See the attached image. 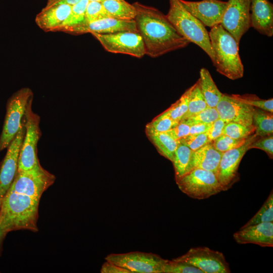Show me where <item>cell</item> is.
<instances>
[{
    "mask_svg": "<svg viewBox=\"0 0 273 273\" xmlns=\"http://www.w3.org/2000/svg\"><path fill=\"white\" fill-rule=\"evenodd\" d=\"M132 4L136 10L134 20L143 41L146 55L157 58L189 45L190 42L158 9L138 2Z\"/></svg>",
    "mask_w": 273,
    "mask_h": 273,
    "instance_id": "6da1fadb",
    "label": "cell"
},
{
    "mask_svg": "<svg viewBox=\"0 0 273 273\" xmlns=\"http://www.w3.org/2000/svg\"><path fill=\"white\" fill-rule=\"evenodd\" d=\"M39 200L8 191L2 198L0 209V222L4 229L7 233L20 230L37 232Z\"/></svg>",
    "mask_w": 273,
    "mask_h": 273,
    "instance_id": "7a4b0ae2",
    "label": "cell"
},
{
    "mask_svg": "<svg viewBox=\"0 0 273 273\" xmlns=\"http://www.w3.org/2000/svg\"><path fill=\"white\" fill-rule=\"evenodd\" d=\"M216 71L231 80L242 78L244 66L239 55V44L219 24L208 32Z\"/></svg>",
    "mask_w": 273,
    "mask_h": 273,
    "instance_id": "3957f363",
    "label": "cell"
},
{
    "mask_svg": "<svg viewBox=\"0 0 273 273\" xmlns=\"http://www.w3.org/2000/svg\"><path fill=\"white\" fill-rule=\"evenodd\" d=\"M169 8L166 16L177 31L190 43L203 50L214 61L209 33L205 26L184 7L180 0H168Z\"/></svg>",
    "mask_w": 273,
    "mask_h": 273,
    "instance_id": "277c9868",
    "label": "cell"
},
{
    "mask_svg": "<svg viewBox=\"0 0 273 273\" xmlns=\"http://www.w3.org/2000/svg\"><path fill=\"white\" fill-rule=\"evenodd\" d=\"M33 94L31 89L23 87L15 93L9 99L1 134L0 151L7 148L21 127L26 108L32 101Z\"/></svg>",
    "mask_w": 273,
    "mask_h": 273,
    "instance_id": "5b68a950",
    "label": "cell"
},
{
    "mask_svg": "<svg viewBox=\"0 0 273 273\" xmlns=\"http://www.w3.org/2000/svg\"><path fill=\"white\" fill-rule=\"evenodd\" d=\"M176 182L183 193L198 200L208 198L222 191L216 174L202 169L191 170Z\"/></svg>",
    "mask_w": 273,
    "mask_h": 273,
    "instance_id": "8992f818",
    "label": "cell"
},
{
    "mask_svg": "<svg viewBox=\"0 0 273 273\" xmlns=\"http://www.w3.org/2000/svg\"><path fill=\"white\" fill-rule=\"evenodd\" d=\"M55 176L38 163L33 168L17 171L9 191L40 200L42 194L55 182Z\"/></svg>",
    "mask_w": 273,
    "mask_h": 273,
    "instance_id": "52a82bcc",
    "label": "cell"
},
{
    "mask_svg": "<svg viewBox=\"0 0 273 273\" xmlns=\"http://www.w3.org/2000/svg\"><path fill=\"white\" fill-rule=\"evenodd\" d=\"M32 102L28 105L24 118L25 132L20 150L17 171L31 169L39 163L37 145L41 135L40 117L33 112Z\"/></svg>",
    "mask_w": 273,
    "mask_h": 273,
    "instance_id": "ba28073f",
    "label": "cell"
},
{
    "mask_svg": "<svg viewBox=\"0 0 273 273\" xmlns=\"http://www.w3.org/2000/svg\"><path fill=\"white\" fill-rule=\"evenodd\" d=\"M105 260L125 268L129 273H162L167 260L157 254L140 251L112 253L107 255Z\"/></svg>",
    "mask_w": 273,
    "mask_h": 273,
    "instance_id": "9c48e42d",
    "label": "cell"
},
{
    "mask_svg": "<svg viewBox=\"0 0 273 273\" xmlns=\"http://www.w3.org/2000/svg\"><path fill=\"white\" fill-rule=\"evenodd\" d=\"M91 34L108 52L128 55L138 58H141L146 55L143 41L138 32Z\"/></svg>",
    "mask_w": 273,
    "mask_h": 273,
    "instance_id": "30bf717a",
    "label": "cell"
},
{
    "mask_svg": "<svg viewBox=\"0 0 273 273\" xmlns=\"http://www.w3.org/2000/svg\"><path fill=\"white\" fill-rule=\"evenodd\" d=\"M173 260L191 264L203 273H230L231 269L222 253L207 247L191 248Z\"/></svg>",
    "mask_w": 273,
    "mask_h": 273,
    "instance_id": "8fae6325",
    "label": "cell"
},
{
    "mask_svg": "<svg viewBox=\"0 0 273 273\" xmlns=\"http://www.w3.org/2000/svg\"><path fill=\"white\" fill-rule=\"evenodd\" d=\"M220 24L239 44L250 25V0H228Z\"/></svg>",
    "mask_w": 273,
    "mask_h": 273,
    "instance_id": "7c38bea8",
    "label": "cell"
},
{
    "mask_svg": "<svg viewBox=\"0 0 273 273\" xmlns=\"http://www.w3.org/2000/svg\"><path fill=\"white\" fill-rule=\"evenodd\" d=\"M255 133L248 136L245 143L238 148L222 153L216 173L222 191L232 186L238 178V170L240 163L250 145L258 138Z\"/></svg>",
    "mask_w": 273,
    "mask_h": 273,
    "instance_id": "4fadbf2b",
    "label": "cell"
},
{
    "mask_svg": "<svg viewBox=\"0 0 273 273\" xmlns=\"http://www.w3.org/2000/svg\"><path fill=\"white\" fill-rule=\"evenodd\" d=\"M25 132L23 119L21 127L7 148V153L0 167V199H2L8 191L17 173L19 155Z\"/></svg>",
    "mask_w": 273,
    "mask_h": 273,
    "instance_id": "5bb4252c",
    "label": "cell"
},
{
    "mask_svg": "<svg viewBox=\"0 0 273 273\" xmlns=\"http://www.w3.org/2000/svg\"><path fill=\"white\" fill-rule=\"evenodd\" d=\"M219 118L225 122H235L252 126L255 108L233 97L222 94L215 107Z\"/></svg>",
    "mask_w": 273,
    "mask_h": 273,
    "instance_id": "9a60e30c",
    "label": "cell"
},
{
    "mask_svg": "<svg viewBox=\"0 0 273 273\" xmlns=\"http://www.w3.org/2000/svg\"><path fill=\"white\" fill-rule=\"evenodd\" d=\"M180 1L188 11L205 26L210 28L220 23L228 5L227 2L220 0Z\"/></svg>",
    "mask_w": 273,
    "mask_h": 273,
    "instance_id": "2e32d148",
    "label": "cell"
},
{
    "mask_svg": "<svg viewBox=\"0 0 273 273\" xmlns=\"http://www.w3.org/2000/svg\"><path fill=\"white\" fill-rule=\"evenodd\" d=\"M121 31L138 32L134 20H123L106 17L93 22L84 23L72 29L69 33L108 34Z\"/></svg>",
    "mask_w": 273,
    "mask_h": 273,
    "instance_id": "e0dca14e",
    "label": "cell"
},
{
    "mask_svg": "<svg viewBox=\"0 0 273 273\" xmlns=\"http://www.w3.org/2000/svg\"><path fill=\"white\" fill-rule=\"evenodd\" d=\"M72 6L56 3L46 6L36 15L37 25L46 32L61 31L71 10Z\"/></svg>",
    "mask_w": 273,
    "mask_h": 273,
    "instance_id": "ac0fdd59",
    "label": "cell"
},
{
    "mask_svg": "<svg viewBox=\"0 0 273 273\" xmlns=\"http://www.w3.org/2000/svg\"><path fill=\"white\" fill-rule=\"evenodd\" d=\"M238 244H254L261 247H273V222H265L241 227L233 235Z\"/></svg>",
    "mask_w": 273,
    "mask_h": 273,
    "instance_id": "d6986e66",
    "label": "cell"
},
{
    "mask_svg": "<svg viewBox=\"0 0 273 273\" xmlns=\"http://www.w3.org/2000/svg\"><path fill=\"white\" fill-rule=\"evenodd\" d=\"M250 25L260 34L273 35V5L268 0H250Z\"/></svg>",
    "mask_w": 273,
    "mask_h": 273,
    "instance_id": "ffe728a7",
    "label": "cell"
},
{
    "mask_svg": "<svg viewBox=\"0 0 273 273\" xmlns=\"http://www.w3.org/2000/svg\"><path fill=\"white\" fill-rule=\"evenodd\" d=\"M222 154L214 148L211 142L193 151L188 172L194 169H202L216 174Z\"/></svg>",
    "mask_w": 273,
    "mask_h": 273,
    "instance_id": "44dd1931",
    "label": "cell"
},
{
    "mask_svg": "<svg viewBox=\"0 0 273 273\" xmlns=\"http://www.w3.org/2000/svg\"><path fill=\"white\" fill-rule=\"evenodd\" d=\"M199 81L201 93L208 107H215L222 94L218 89L209 71L202 68L200 71Z\"/></svg>",
    "mask_w": 273,
    "mask_h": 273,
    "instance_id": "7402d4cb",
    "label": "cell"
},
{
    "mask_svg": "<svg viewBox=\"0 0 273 273\" xmlns=\"http://www.w3.org/2000/svg\"><path fill=\"white\" fill-rule=\"evenodd\" d=\"M102 3L108 17L123 20L134 19V6L125 0H104Z\"/></svg>",
    "mask_w": 273,
    "mask_h": 273,
    "instance_id": "603a6c76",
    "label": "cell"
},
{
    "mask_svg": "<svg viewBox=\"0 0 273 273\" xmlns=\"http://www.w3.org/2000/svg\"><path fill=\"white\" fill-rule=\"evenodd\" d=\"M147 133L159 153L172 162L178 141L174 140L165 132H147Z\"/></svg>",
    "mask_w": 273,
    "mask_h": 273,
    "instance_id": "cb8c5ba5",
    "label": "cell"
},
{
    "mask_svg": "<svg viewBox=\"0 0 273 273\" xmlns=\"http://www.w3.org/2000/svg\"><path fill=\"white\" fill-rule=\"evenodd\" d=\"M252 124L255 128V133L259 137L272 134V113L255 108L252 118Z\"/></svg>",
    "mask_w": 273,
    "mask_h": 273,
    "instance_id": "d4e9b609",
    "label": "cell"
},
{
    "mask_svg": "<svg viewBox=\"0 0 273 273\" xmlns=\"http://www.w3.org/2000/svg\"><path fill=\"white\" fill-rule=\"evenodd\" d=\"M192 151L189 147L178 141L172 162L174 168L176 181L188 172Z\"/></svg>",
    "mask_w": 273,
    "mask_h": 273,
    "instance_id": "484cf974",
    "label": "cell"
},
{
    "mask_svg": "<svg viewBox=\"0 0 273 273\" xmlns=\"http://www.w3.org/2000/svg\"><path fill=\"white\" fill-rule=\"evenodd\" d=\"M88 0H80L72 6L70 14L61 31L69 33L73 28L85 23V11Z\"/></svg>",
    "mask_w": 273,
    "mask_h": 273,
    "instance_id": "4316f807",
    "label": "cell"
},
{
    "mask_svg": "<svg viewBox=\"0 0 273 273\" xmlns=\"http://www.w3.org/2000/svg\"><path fill=\"white\" fill-rule=\"evenodd\" d=\"M193 86L194 85L187 89L175 103L161 114L179 122L187 111L189 98Z\"/></svg>",
    "mask_w": 273,
    "mask_h": 273,
    "instance_id": "83f0119b",
    "label": "cell"
},
{
    "mask_svg": "<svg viewBox=\"0 0 273 273\" xmlns=\"http://www.w3.org/2000/svg\"><path fill=\"white\" fill-rule=\"evenodd\" d=\"M208 107L201 93L199 80L194 84L188 106V110L181 120L196 114Z\"/></svg>",
    "mask_w": 273,
    "mask_h": 273,
    "instance_id": "f1b7e54d",
    "label": "cell"
},
{
    "mask_svg": "<svg viewBox=\"0 0 273 273\" xmlns=\"http://www.w3.org/2000/svg\"><path fill=\"white\" fill-rule=\"evenodd\" d=\"M273 222L272 191L257 212L242 227L261 222Z\"/></svg>",
    "mask_w": 273,
    "mask_h": 273,
    "instance_id": "f546056e",
    "label": "cell"
},
{
    "mask_svg": "<svg viewBox=\"0 0 273 273\" xmlns=\"http://www.w3.org/2000/svg\"><path fill=\"white\" fill-rule=\"evenodd\" d=\"M255 133L253 125L246 126L235 122H228L225 125L222 134L235 139H246Z\"/></svg>",
    "mask_w": 273,
    "mask_h": 273,
    "instance_id": "4dcf8cb0",
    "label": "cell"
},
{
    "mask_svg": "<svg viewBox=\"0 0 273 273\" xmlns=\"http://www.w3.org/2000/svg\"><path fill=\"white\" fill-rule=\"evenodd\" d=\"M178 123L179 121L161 114L147 125L146 132H165Z\"/></svg>",
    "mask_w": 273,
    "mask_h": 273,
    "instance_id": "1f68e13d",
    "label": "cell"
},
{
    "mask_svg": "<svg viewBox=\"0 0 273 273\" xmlns=\"http://www.w3.org/2000/svg\"><path fill=\"white\" fill-rule=\"evenodd\" d=\"M219 118L216 108L208 107L201 112L182 120H185L191 125L197 123L211 124Z\"/></svg>",
    "mask_w": 273,
    "mask_h": 273,
    "instance_id": "d6a6232c",
    "label": "cell"
},
{
    "mask_svg": "<svg viewBox=\"0 0 273 273\" xmlns=\"http://www.w3.org/2000/svg\"><path fill=\"white\" fill-rule=\"evenodd\" d=\"M247 139H235L222 134L211 143L216 150L223 153L240 147L245 143Z\"/></svg>",
    "mask_w": 273,
    "mask_h": 273,
    "instance_id": "836d02e7",
    "label": "cell"
},
{
    "mask_svg": "<svg viewBox=\"0 0 273 273\" xmlns=\"http://www.w3.org/2000/svg\"><path fill=\"white\" fill-rule=\"evenodd\" d=\"M233 97L247 103L254 108L256 107L271 113L273 112V99L262 100L256 96L252 95H232Z\"/></svg>",
    "mask_w": 273,
    "mask_h": 273,
    "instance_id": "e575fe53",
    "label": "cell"
},
{
    "mask_svg": "<svg viewBox=\"0 0 273 273\" xmlns=\"http://www.w3.org/2000/svg\"><path fill=\"white\" fill-rule=\"evenodd\" d=\"M162 273H203L200 269L188 263L167 259Z\"/></svg>",
    "mask_w": 273,
    "mask_h": 273,
    "instance_id": "d590c367",
    "label": "cell"
},
{
    "mask_svg": "<svg viewBox=\"0 0 273 273\" xmlns=\"http://www.w3.org/2000/svg\"><path fill=\"white\" fill-rule=\"evenodd\" d=\"M108 17L102 2L89 1L86 9L85 23Z\"/></svg>",
    "mask_w": 273,
    "mask_h": 273,
    "instance_id": "8d00e7d4",
    "label": "cell"
},
{
    "mask_svg": "<svg viewBox=\"0 0 273 273\" xmlns=\"http://www.w3.org/2000/svg\"><path fill=\"white\" fill-rule=\"evenodd\" d=\"M178 141L193 151L211 143L206 132L197 134H189Z\"/></svg>",
    "mask_w": 273,
    "mask_h": 273,
    "instance_id": "74e56055",
    "label": "cell"
},
{
    "mask_svg": "<svg viewBox=\"0 0 273 273\" xmlns=\"http://www.w3.org/2000/svg\"><path fill=\"white\" fill-rule=\"evenodd\" d=\"M253 148L259 149L265 151L270 158H272V134L257 138L250 145V149Z\"/></svg>",
    "mask_w": 273,
    "mask_h": 273,
    "instance_id": "f35d334b",
    "label": "cell"
},
{
    "mask_svg": "<svg viewBox=\"0 0 273 273\" xmlns=\"http://www.w3.org/2000/svg\"><path fill=\"white\" fill-rule=\"evenodd\" d=\"M191 125L185 121L181 120L173 128L165 132L167 134L176 141L189 135Z\"/></svg>",
    "mask_w": 273,
    "mask_h": 273,
    "instance_id": "ab89813d",
    "label": "cell"
},
{
    "mask_svg": "<svg viewBox=\"0 0 273 273\" xmlns=\"http://www.w3.org/2000/svg\"><path fill=\"white\" fill-rule=\"evenodd\" d=\"M226 122L220 118L213 122L206 132L209 141L212 142L223 133V130Z\"/></svg>",
    "mask_w": 273,
    "mask_h": 273,
    "instance_id": "60d3db41",
    "label": "cell"
},
{
    "mask_svg": "<svg viewBox=\"0 0 273 273\" xmlns=\"http://www.w3.org/2000/svg\"><path fill=\"white\" fill-rule=\"evenodd\" d=\"M101 273H129V272L112 262L106 261L101 268Z\"/></svg>",
    "mask_w": 273,
    "mask_h": 273,
    "instance_id": "b9f144b4",
    "label": "cell"
},
{
    "mask_svg": "<svg viewBox=\"0 0 273 273\" xmlns=\"http://www.w3.org/2000/svg\"><path fill=\"white\" fill-rule=\"evenodd\" d=\"M211 124L197 123L191 125L190 126L189 134H197L206 133L210 128Z\"/></svg>",
    "mask_w": 273,
    "mask_h": 273,
    "instance_id": "7bdbcfd3",
    "label": "cell"
},
{
    "mask_svg": "<svg viewBox=\"0 0 273 273\" xmlns=\"http://www.w3.org/2000/svg\"><path fill=\"white\" fill-rule=\"evenodd\" d=\"M80 0H48L46 5L56 3H65L70 5H73Z\"/></svg>",
    "mask_w": 273,
    "mask_h": 273,
    "instance_id": "ee69618b",
    "label": "cell"
},
{
    "mask_svg": "<svg viewBox=\"0 0 273 273\" xmlns=\"http://www.w3.org/2000/svg\"><path fill=\"white\" fill-rule=\"evenodd\" d=\"M7 232L4 229L0 222V256L3 251V244L7 234Z\"/></svg>",
    "mask_w": 273,
    "mask_h": 273,
    "instance_id": "f6af8a7d",
    "label": "cell"
},
{
    "mask_svg": "<svg viewBox=\"0 0 273 273\" xmlns=\"http://www.w3.org/2000/svg\"><path fill=\"white\" fill-rule=\"evenodd\" d=\"M89 1H98V2H103L104 0H88Z\"/></svg>",
    "mask_w": 273,
    "mask_h": 273,
    "instance_id": "bcb514c9",
    "label": "cell"
},
{
    "mask_svg": "<svg viewBox=\"0 0 273 273\" xmlns=\"http://www.w3.org/2000/svg\"><path fill=\"white\" fill-rule=\"evenodd\" d=\"M2 199H0V209H1V204H2Z\"/></svg>",
    "mask_w": 273,
    "mask_h": 273,
    "instance_id": "7dc6e473",
    "label": "cell"
}]
</instances>
